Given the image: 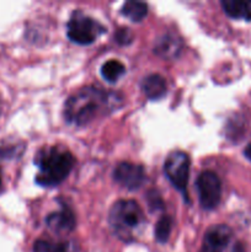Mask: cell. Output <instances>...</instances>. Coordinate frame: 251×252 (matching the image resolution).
I'll return each mask as SVG.
<instances>
[{
  "label": "cell",
  "mask_w": 251,
  "mask_h": 252,
  "mask_svg": "<svg viewBox=\"0 0 251 252\" xmlns=\"http://www.w3.org/2000/svg\"><path fill=\"white\" fill-rule=\"evenodd\" d=\"M121 101L122 97L118 94L86 86L68 98L64 106V117L70 125L81 127L112 112L120 106Z\"/></svg>",
  "instance_id": "obj_1"
},
{
  "label": "cell",
  "mask_w": 251,
  "mask_h": 252,
  "mask_svg": "<svg viewBox=\"0 0 251 252\" xmlns=\"http://www.w3.org/2000/svg\"><path fill=\"white\" fill-rule=\"evenodd\" d=\"M34 164L38 167L37 184L42 187H56L70 174L75 159L63 147H44L36 154Z\"/></svg>",
  "instance_id": "obj_2"
},
{
  "label": "cell",
  "mask_w": 251,
  "mask_h": 252,
  "mask_svg": "<svg viewBox=\"0 0 251 252\" xmlns=\"http://www.w3.org/2000/svg\"><path fill=\"white\" fill-rule=\"evenodd\" d=\"M108 221L116 236L123 241H130L144 225L145 218L137 202L132 199H121L111 208Z\"/></svg>",
  "instance_id": "obj_3"
},
{
  "label": "cell",
  "mask_w": 251,
  "mask_h": 252,
  "mask_svg": "<svg viewBox=\"0 0 251 252\" xmlns=\"http://www.w3.org/2000/svg\"><path fill=\"white\" fill-rule=\"evenodd\" d=\"M106 27L81 11H75L68 22V37L80 46L94 43L98 36L106 32Z\"/></svg>",
  "instance_id": "obj_4"
},
{
  "label": "cell",
  "mask_w": 251,
  "mask_h": 252,
  "mask_svg": "<svg viewBox=\"0 0 251 252\" xmlns=\"http://www.w3.org/2000/svg\"><path fill=\"white\" fill-rule=\"evenodd\" d=\"M189 157L184 152H172L167 157L166 161L164 164V171L167 176L169 181L171 182L172 186L181 192L185 196L186 202H188V194H187V184H188L189 177Z\"/></svg>",
  "instance_id": "obj_5"
},
{
  "label": "cell",
  "mask_w": 251,
  "mask_h": 252,
  "mask_svg": "<svg viewBox=\"0 0 251 252\" xmlns=\"http://www.w3.org/2000/svg\"><path fill=\"white\" fill-rule=\"evenodd\" d=\"M199 203L206 211H212L220 202L221 184L219 177L213 171H203L196 181Z\"/></svg>",
  "instance_id": "obj_6"
},
{
  "label": "cell",
  "mask_w": 251,
  "mask_h": 252,
  "mask_svg": "<svg viewBox=\"0 0 251 252\" xmlns=\"http://www.w3.org/2000/svg\"><path fill=\"white\" fill-rule=\"evenodd\" d=\"M199 252H238L231 229L226 225H216L208 229Z\"/></svg>",
  "instance_id": "obj_7"
},
{
  "label": "cell",
  "mask_w": 251,
  "mask_h": 252,
  "mask_svg": "<svg viewBox=\"0 0 251 252\" xmlns=\"http://www.w3.org/2000/svg\"><path fill=\"white\" fill-rule=\"evenodd\" d=\"M113 179L123 189L135 191L145 182V171L140 165L132 162H121L113 171Z\"/></svg>",
  "instance_id": "obj_8"
},
{
  "label": "cell",
  "mask_w": 251,
  "mask_h": 252,
  "mask_svg": "<svg viewBox=\"0 0 251 252\" xmlns=\"http://www.w3.org/2000/svg\"><path fill=\"white\" fill-rule=\"evenodd\" d=\"M46 223L48 228L56 233H69L75 226V217L68 207H63L61 211L49 214Z\"/></svg>",
  "instance_id": "obj_9"
},
{
  "label": "cell",
  "mask_w": 251,
  "mask_h": 252,
  "mask_svg": "<svg viewBox=\"0 0 251 252\" xmlns=\"http://www.w3.org/2000/svg\"><path fill=\"white\" fill-rule=\"evenodd\" d=\"M182 48V42L176 34L166 33L157 39L154 47V52L164 59L175 58L180 54Z\"/></svg>",
  "instance_id": "obj_10"
},
{
  "label": "cell",
  "mask_w": 251,
  "mask_h": 252,
  "mask_svg": "<svg viewBox=\"0 0 251 252\" xmlns=\"http://www.w3.org/2000/svg\"><path fill=\"white\" fill-rule=\"evenodd\" d=\"M142 90L150 100H160L166 95L167 85L164 76L159 74H150L142 81Z\"/></svg>",
  "instance_id": "obj_11"
},
{
  "label": "cell",
  "mask_w": 251,
  "mask_h": 252,
  "mask_svg": "<svg viewBox=\"0 0 251 252\" xmlns=\"http://www.w3.org/2000/svg\"><path fill=\"white\" fill-rule=\"evenodd\" d=\"M221 7L229 17L235 20H251V0L241 1V0H224L221 1Z\"/></svg>",
  "instance_id": "obj_12"
},
{
  "label": "cell",
  "mask_w": 251,
  "mask_h": 252,
  "mask_svg": "<svg viewBox=\"0 0 251 252\" xmlns=\"http://www.w3.org/2000/svg\"><path fill=\"white\" fill-rule=\"evenodd\" d=\"M121 12L130 21L139 22L148 15V5L142 1H127L123 4Z\"/></svg>",
  "instance_id": "obj_13"
},
{
  "label": "cell",
  "mask_w": 251,
  "mask_h": 252,
  "mask_svg": "<svg viewBox=\"0 0 251 252\" xmlns=\"http://www.w3.org/2000/svg\"><path fill=\"white\" fill-rule=\"evenodd\" d=\"M125 71L126 68L123 63L112 59V61H108L103 64L102 68H101V75L108 83H116L125 74Z\"/></svg>",
  "instance_id": "obj_14"
},
{
  "label": "cell",
  "mask_w": 251,
  "mask_h": 252,
  "mask_svg": "<svg viewBox=\"0 0 251 252\" xmlns=\"http://www.w3.org/2000/svg\"><path fill=\"white\" fill-rule=\"evenodd\" d=\"M69 244L39 239L34 243L33 252H69Z\"/></svg>",
  "instance_id": "obj_15"
},
{
  "label": "cell",
  "mask_w": 251,
  "mask_h": 252,
  "mask_svg": "<svg viewBox=\"0 0 251 252\" xmlns=\"http://www.w3.org/2000/svg\"><path fill=\"white\" fill-rule=\"evenodd\" d=\"M172 223H174L172 218L169 216H164L159 219L157 226H155V239L159 243H166L170 236V233H171Z\"/></svg>",
  "instance_id": "obj_16"
},
{
  "label": "cell",
  "mask_w": 251,
  "mask_h": 252,
  "mask_svg": "<svg viewBox=\"0 0 251 252\" xmlns=\"http://www.w3.org/2000/svg\"><path fill=\"white\" fill-rule=\"evenodd\" d=\"M115 38L118 43L122 44V46H126V44H129L133 41V33L130 32L129 29L121 27L115 33Z\"/></svg>",
  "instance_id": "obj_17"
},
{
  "label": "cell",
  "mask_w": 251,
  "mask_h": 252,
  "mask_svg": "<svg viewBox=\"0 0 251 252\" xmlns=\"http://www.w3.org/2000/svg\"><path fill=\"white\" fill-rule=\"evenodd\" d=\"M244 154H245V157L251 161V143L245 148V152H244Z\"/></svg>",
  "instance_id": "obj_18"
},
{
  "label": "cell",
  "mask_w": 251,
  "mask_h": 252,
  "mask_svg": "<svg viewBox=\"0 0 251 252\" xmlns=\"http://www.w3.org/2000/svg\"><path fill=\"white\" fill-rule=\"evenodd\" d=\"M0 185H1V172H0Z\"/></svg>",
  "instance_id": "obj_19"
}]
</instances>
